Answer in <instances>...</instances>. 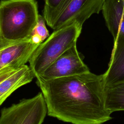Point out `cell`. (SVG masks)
Wrapping results in <instances>:
<instances>
[{
    "mask_svg": "<svg viewBox=\"0 0 124 124\" xmlns=\"http://www.w3.org/2000/svg\"><path fill=\"white\" fill-rule=\"evenodd\" d=\"M47 115L72 124H103L111 120L106 108L103 75L82 74L44 80L36 78Z\"/></svg>",
    "mask_w": 124,
    "mask_h": 124,
    "instance_id": "1",
    "label": "cell"
},
{
    "mask_svg": "<svg viewBox=\"0 0 124 124\" xmlns=\"http://www.w3.org/2000/svg\"><path fill=\"white\" fill-rule=\"evenodd\" d=\"M39 16L36 0H1L0 47L30 38Z\"/></svg>",
    "mask_w": 124,
    "mask_h": 124,
    "instance_id": "2",
    "label": "cell"
},
{
    "mask_svg": "<svg viewBox=\"0 0 124 124\" xmlns=\"http://www.w3.org/2000/svg\"><path fill=\"white\" fill-rule=\"evenodd\" d=\"M82 26L74 22L54 31L41 43L32 55L30 66L35 78L62 53L76 44Z\"/></svg>",
    "mask_w": 124,
    "mask_h": 124,
    "instance_id": "3",
    "label": "cell"
},
{
    "mask_svg": "<svg viewBox=\"0 0 124 124\" xmlns=\"http://www.w3.org/2000/svg\"><path fill=\"white\" fill-rule=\"evenodd\" d=\"M47 114L42 92L1 110L0 124H42Z\"/></svg>",
    "mask_w": 124,
    "mask_h": 124,
    "instance_id": "4",
    "label": "cell"
},
{
    "mask_svg": "<svg viewBox=\"0 0 124 124\" xmlns=\"http://www.w3.org/2000/svg\"><path fill=\"white\" fill-rule=\"evenodd\" d=\"M39 45L30 37L0 47V81L29 62Z\"/></svg>",
    "mask_w": 124,
    "mask_h": 124,
    "instance_id": "5",
    "label": "cell"
},
{
    "mask_svg": "<svg viewBox=\"0 0 124 124\" xmlns=\"http://www.w3.org/2000/svg\"><path fill=\"white\" fill-rule=\"evenodd\" d=\"M84 57L75 44L67 49L36 77L44 80L69 77L90 72L83 62Z\"/></svg>",
    "mask_w": 124,
    "mask_h": 124,
    "instance_id": "6",
    "label": "cell"
},
{
    "mask_svg": "<svg viewBox=\"0 0 124 124\" xmlns=\"http://www.w3.org/2000/svg\"><path fill=\"white\" fill-rule=\"evenodd\" d=\"M104 1L105 0H72L51 28L56 30L74 22L82 26L92 15L99 14L102 11Z\"/></svg>",
    "mask_w": 124,
    "mask_h": 124,
    "instance_id": "7",
    "label": "cell"
},
{
    "mask_svg": "<svg viewBox=\"0 0 124 124\" xmlns=\"http://www.w3.org/2000/svg\"><path fill=\"white\" fill-rule=\"evenodd\" d=\"M102 12L113 40L124 35V0H105Z\"/></svg>",
    "mask_w": 124,
    "mask_h": 124,
    "instance_id": "8",
    "label": "cell"
},
{
    "mask_svg": "<svg viewBox=\"0 0 124 124\" xmlns=\"http://www.w3.org/2000/svg\"><path fill=\"white\" fill-rule=\"evenodd\" d=\"M103 75L105 87L124 81V35L114 41L108 68Z\"/></svg>",
    "mask_w": 124,
    "mask_h": 124,
    "instance_id": "9",
    "label": "cell"
},
{
    "mask_svg": "<svg viewBox=\"0 0 124 124\" xmlns=\"http://www.w3.org/2000/svg\"><path fill=\"white\" fill-rule=\"evenodd\" d=\"M35 76L30 66L25 64L0 81V105L16 90L31 82Z\"/></svg>",
    "mask_w": 124,
    "mask_h": 124,
    "instance_id": "10",
    "label": "cell"
},
{
    "mask_svg": "<svg viewBox=\"0 0 124 124\" xmlns=\"http://www.w3.org/2000/svg\"><path fill=\"white\" fill-rule=\"evenodd\" d=\"M105 95L106 107L109 112L124 110V81L106 86Z\"/></svg>",
    "mask_w": 124,
    "mask_h": 124,
    "instance_id": "11",
    "label": "cell"
},
{
    "mask_svg": "<svg viewBox=\"0 0 124 124\" xmlns=\"http://www.w3.org/2000/svg\"><path fill=\"white\" fill-rule=\"evenodd\" d=\"M43 16L46 24L50 27L58 16L61 9L66 0H44Z\"/></svg>",
    "mask_w": 124,
    "mask_h": 124,
    "instance_id": "12",
    "label": "cell"
},
{
    "mask_svg": "<svg viewBox=\"0 0 124 124\" xmlns=\"http://www.w3.org/2000/svg\"><path fill=\"white\" fill-rule=\"evenodd\" d=\"M46 22L43 16L39 15L38 22L31 33V34H35L38 35L42 42H44L50 35L46 26Z\"/></svg>",
    "mask_w": 124,
    "mask_h": 124,
    "instance_id": "13",
    "label": "cell"
}]
</instances>
